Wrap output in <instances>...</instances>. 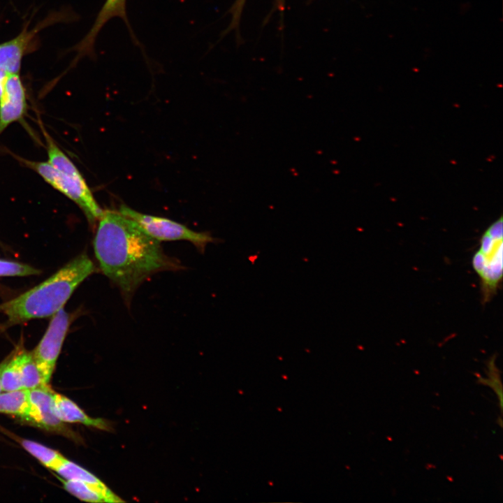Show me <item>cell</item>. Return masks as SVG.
I'll use <instances>...</instances> for the list:
<instances>
[{"mask_svg": "<svg viewBox=\"0 0 503 503\" xmlns=\"http://www.w3.org/2000/svg\"><path fill=\"white\" fill-rule=\"evenodd\" d=\"M27 110L26 94L19 74H10L0 98V134Z\"/></svg>", "mask_w": 503, "mask_h": 503, "instance_id": "cell-8", "label": "cell"}, {"mask_svg": "<svg viewBox=\"0 0 503 503\" xmlns=\"http://www.w3.org/2000/svg\"><path fill=\"white\" fill-rule=\"evenodd\" d=\"M502 216L491 223L482 233L479 246L472 258V265L480 281L481 301L490 302L502 281Z\"/></svg>", "mask_w": 503, "mask_h": 503, "instance_id": "cell-3", "label": "cell"}, {"mask_svg": "<svg viewBox=\"0 0 503 503\" xmlns=\"http://www.w3.org/2000/svg\"><path fill=\"white\" fill-rule=\"evenodd\" d=\"M66 491L89 502H122L124 500L105 484L94 485L78 480L59 479Z\"/></svg>", "mask_w": 503, "mask_h": 503, "instance_id": "cell-12", "label": "cell"}, {"mask_svg": "<svg viewBox=\"0 0 503 503\" xmlns=\"http://www.w3.org/2000/svg\"><path fill=\"white\" fill-rule=\"evenodd\" d=\"M45 182L74 201L83 211L91 226L95 225L104 210L101 208L78 168L65 173L48 162L25 161Z\"/></svg>", "mask_w": 503, "mask_h": 503, "instance_id": "cell-4", "label": "cell"}, {"mask_svg": "<svg viewBox=\"0 0 503 503\" xmlns=\"http://www.w3.org/2000/svg\"><path fill=\"white\" fill-rule=\"evenodd\" d=\"M40 271L27 264L0 258V277L29 276L38 275Z\"/></svg>", "mask_w": 503, "mask_h": 503, "instance_id": "cell-18", "label": "cell"}, {"mask_svg": "<svg viewBox=\"0 0 503 503\" xmlns=\"http://www.w3.org/2000/svg\"><path fill=\"white\" fill-rule=\"evenodd\" d=\"M54 472L64 479L78 480L94 485L104 484L94 474L66 458Z\"/></svg>", "mask_w": 503, "mask_h": 503, "instance_id": "cell-16", "label": "cell"}, {"mask_svg": "<svg viewBox=\"0 0 503 503\" xmlns=\"http://www.w3.org/2000/svg\"><path fill=\"white\" fill-rule=\"evenodd\" d=\"M247 0H235L229 9V13L231 14L232 18L228 27L224 32L223 36L227 33L235 30L237 31V34L239 33V27L241 15L245 7Z\"/></svg>", "mask_w": 503, "mask_h": 503, "instance_id": "cell-19", "label": "cell"}, {"mask_svg": "<svg viewBox=\"0 0 503 503\" xmlns=\"http://www.w3.org/2000/svg\"><path fill=\"white\" fill-rule=\"evenodd\" d=\"M69 325V314L61 308L52 316L45 333L32 352L48 384L54 370Z\"/></svg>", "mask_w": 503, "mask_h": 503, "instance_id": "cell-6", "label": "cell"}, {"mask_svg": "<svg viewBox=\"0 0 503 503\" xmlns=\"http://www.w3.org/2000/svg\"><path fill=\"white\" fill-rule=\"evenodd\" d=\"M10 74L11 73H9L6 71L0 68V98L3 94L6 82Z\"/></svg>", "mask_w": 503, "mask_h": 503, "instance_id": "cell-20", "label": "cell"}, {"mask_svg": "<svg viewBox=\"0 0 503 503\" xmlns=\"http://www.w3.org/2000/svg\"><path fill=\"white\" fill-rule=\"evenodd\" d=\"M95 272L96 268L92 261L82 254L42 283L0 304V312L6 316L9 325L52 316L63 308L75 289Z\"/></svg>", "mask_w": 503, "mask_h": 503, "instance_id": "cell-2", "label": "cell"}, {"mask_svg": "<svg viewBox=\"0 0 503 503\" xmlns=\"http://www.w3.org/2000/svg\"><path fill=\"white\" fill-rule=\"evenodd\" d=\"M54 393L48 384L28 390L29 409L24 420L47 430L64 433L66 428L53 410Z\"/></svg>", "mask_w": 503, "mask_h": 503, "instance_id": "cell-7", "label": "cell"}, {"mask_svg": "<svg viewBox=\"0 0 503 503\" xmlns=\"http://www.w3.org/2000/svg\"><path fill=\"white\" fill-rule=\"evenodd\" d=\"M53 410L57 417L63 423H80L106 431L112 429L111 424L107 420L89 416L73 401L56 393L54 395Z\"/></svg>", "mask_w": 503, "mask_h": 503, "instance_id": "cell-10", "label": "cell"}, {"mask_svg": "<svg viewBox=\"0 0 503 503\" xmlns=\"http://www.w3.org/2000/svg\"><path fill=\"white\" fill-rule=\"evenodd\" d=\"M15 356L23 388L30 390L48 384L38 367L32 353L22 351Z\"/></svg>", "mask_w": 503, "mask_h": 503, "instance_id": "cell-13", "label": "cell"}, {"mask_svg": "<svg viewBox=\"0 0 503 503\" xmlns=\"http://www.w3.org/2000/svg\"><path fill=\"white\" fill-rule=\"evenodd\" d=\"M3 365V363H2L0 365V374H1V370H2ZM1 391H2V390H1V383H0V393H1Z\"/></svg>", "mask_w": 503, "mask_h": 503, "instance_id": "cell-21", "label": "cell"}, {"mask_svg": "<svg viewBox=\"0 0 503 503\" xmlns=\"http://www.w3.org/2000/svg\"><path fill=\"white\" fill-rule=\"evenodd\" d=\"M21 444L46 467L54 471L64 460L58 451L29 439H22Z\"/></svg>", "mask_w": 503, "mask_h": 503, "instance_id": "cell-15", "label": "cell"}, {"mask_svg": "<svg viewBox=\"0 0 503 503\" xmlns=\"http://www.w3.org/2000/svg\"><path fill=\"white\" fill-rule=\"evenodd\" d=\"M283 1V0H278L279 4L280 5V3Z\"/></svg>", "mask_w": 503, "mask_h": 503, "instance_id": "cell-22", "label": "cell"}, {"mask_svg": "<svg viewBox=\"0 0 503 503\" xmlns=\"http://www.w3.org/2000/svg\"><path fill=\"white\" fill-rule=\"evenodd\" d=\"M118 212L134 221L148 235L159 242L189 241L202 253L207 244L217 242L209 233L194 231L169 219L143 214L124 205L119 207Z\"/></svg>", "mask_w": 503, "mask_h": 503, "instance_id": "cell-5", "label": "cell"}, {"mask_svg": "<svg viewBox=\"0 0 503 503\" xmlns=\"http://www.w3.org/2000/svg\"><path fill=\"white\" fill-rule=\"evenodd\" d=\"M94 249L101 271L119 288L128 305L151 275L183 268L177 259L165 254L159 241L118 211L104 210Z\"/></svg>", "mask_w": 503, "mask_h": 503, "instance_id": "cell-1", "label": "cell"}, {"mask_svg": "<svg viewBox=\"0 0 503 503\" xmlns=\"http://www.w3.org/2000/svg\"><path fill=\"white\" fill-rule=\"evenodd\" d=\"M28 409L27 389L21 388L0 393V413L12 414L25 419Z\"/></svg>", "mask_w": 503, "mask_h": 503, "instance_id": "cell-14", "label": "cell"}, {"mask_svg": "<svg viewBox=\"0 0 503 503\" xmlns=\"http://www.w3.org/2000/svg\"><path fill=\"white\" fill-rule=\"evenodd\" d=\"M0 383L3 391H12L23 388L15 356L3 362L0 374Z\"/></svg>", "mask_w": 503, "mask_h": 503, "instance_id": "cell-17", "label": "cell"}, {"mask_svg": "<svg viewBox=\"0 0 503 503\" xmlns=\"http://www.w3.org/2000/svg\"><path fill=\"white\" fill-rule=\"evenodd\" d=\"M126 0H105L91 29L76 46L78 52L77 59L94 53L95 41L99 31L110 20L114 17H120L124 20L132 37L135 38L126 15Z\"/></svg>", "mask_w": 503, "mask_h": 503, "instance_id": "cell-9", "label": "cell"}, {"mask_svg": "<svg viewBox=\"0 0 503 503\" xmlns=\"http://www.w3.org/2000/svg\"><path fill=\"white\" fill-rule=\"evenodd\" d=\"M38 29H24L15 38L0 44V68L19 74L22 57Z\"/></svg>", "mask_w": 503, "mask_h": 503, "instance_id": "cell-11", "label": "cell"}]
</instances>
